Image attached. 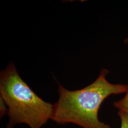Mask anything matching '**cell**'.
I'll list each match as a JSON object with an SVG mask.
<instances>
[{"label": "cell", "instance_id": "obj_1", "mask_svg": "<svg viewBox=\"0 0 128 128\" xmlns=\"http://www.w3.org/2000/svg\"><path fill=\"white\" fill-rule=\"evenodd\" d=\"M102 69L96 80L82 89L70 91L58 84L59 99L54 104L52 120L58 124H73L83 128H112L98 119L102 102L109 96L126 93L128 85L114 84Z\"/></svg>", "mask_w": 128, "mask_h": 128}, {"label": "cell", "instance_id": "obj_2", "mask_svg": "<svg viewBox=\"0 0 128 128\" xmlns=\"http://www.w3.org/2000/svg\"><path fill=\"white\" fill-rule=\"evenodd\" d=\"M0 94L8 107L9 121L6 128L26 124L41 128L52 119L54 104L46 102L32 90L10 63L0 72Z\"/></svg>", "mask_w": 128, "mask_h": 128}, {"label": "cell", "instance_id": "obj_3", "mask_svg": "<svg viewBox=\"0 0 128 128\" xmlns=\"http://www.w3.org/2000/svg\"><path fill=\"white\" fill-rule=\"evenodd\" d=\"M124 98L118 101H115L113 105L119 112L125 113L128 115V88Z\"/></svg>", "mask_w": 128, "mask_h": 128}, {"label": "cell", "instance_id": "obj_4", "mask_svg": "<svg viewBox=\"0 0 128 128\" xmlns=\"http://www.w3.org/2000/svg\"><path fill=\"white\" fill-rule=\"evenodd\" d=\"M118 115L120 120V128H128V115L118 112Z\"/></svg>", "mask_w": 128, "mask_h": 128}, {"label": "cell", "instance_id": "obj_5", "mask_svg": "<svg viewBox=\"0 0 128 128\" xmlns=\"http://www.w3.org/2000/svg\"><path fill=\"white\" fill-rule=\"evenodd\" d=\"M8 113V107L4 101L2 97H0V115L1 117L4 116Z\"/></svg>", "mask_w": 128, "mask_h": 128}, {"label": "cell", "instance_id": "obj_6", "mask_svg": "<svg viewBox=\"0 0 128 128\" xmlns=\"http://www.w3.org/2000/svg\"><path fill=\"white\" fill-rule=\"evenodd\" d=\"M124 43L125 44H128V37L124 40Z\"/></svg>", "mask_w": 128, "mask_h": 128}]
</instances>
